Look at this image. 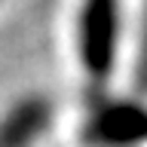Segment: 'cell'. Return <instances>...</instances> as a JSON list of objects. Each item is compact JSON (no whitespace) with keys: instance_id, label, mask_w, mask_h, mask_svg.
<instances>
[{"instance_id":"1","label":"cell","mask_w":147,"mask_h":147,"mask_svg":"<svg viewBox=\"0 0 147 147\" xmlns=\"http://www.w3.org/2000/svg\"><path fill=\"white\" fill-rule=\"evenodd\" d=\"M117 49V0H86L80 28V52L92 77H104Z\"/></svg>"},{"instance_id":"2","label":"cell","mask_w":147,"mask_h":147,"mask_svg":"<svg viewBox=\"0 0 147 147\" xmlns=\"http://www.w3.org/2000/svg\"><path fill=\"white\" fill-rule=\"evenodd\" d=\"M98 123H101L98 126L101 138H107V141H129V138L147 132V117L135 107H117L107 117H101Z\"/></svg>"},{"instance_id":"3","label":"cell","mask_w":147,"mask_h":147,"mask_svg":"<svg viewBox=\"0 0 147 147\" xmlns=\"http://www.w3.org/2000/svg\"><path fill=\"white\" fill-rule=\"evenodd\" d=\"M138 83L147 89V16H144V37H141V55H138Z\"/></svg>"}]
</instances>
